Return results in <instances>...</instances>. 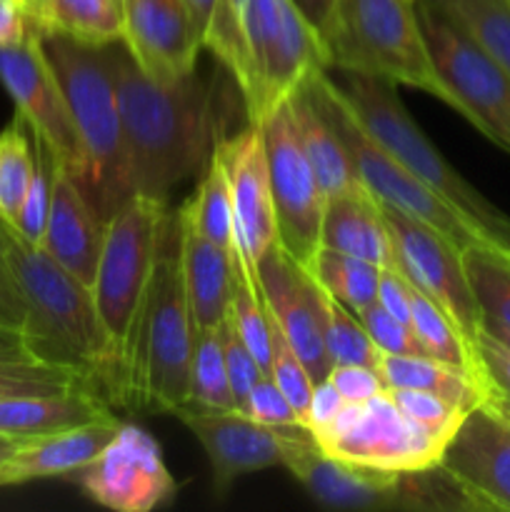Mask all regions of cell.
Instances as JSON below:
<instances>
[{"label":"cell","mask_w":510,"mask_h":512,"mask_svg":"<svg viewBox=\"0 0 510 512\" xmlns=\"http://www.w3.org/2000/svg\"><path fill=\"white\" fill-rule=\"evenodd\" d=\"M80 388H95V383L88 375L65 365H50L40 360H0V400L60 395Z\"/></svg>","instance_id":"8d00e7d4"},{"label":"cell","mask_w":510,"mask_h":512,"mask_svg":"<svg viewBox=\"0 0 510 512\" xmlns=\"http://www.w3.org/2000/svg\"><path fill=\"white\" fill-rule=\"evenodd\" d=\"M380 208L393 245V268H398L415 290L435 300L453 318L460 333L473 340L483 313L465 275L463 248L423 220L388 205Z\"/></svg>","instance_id":"5bb4252c"},{"label":"cell","mask_w":510,"mask_h":512,"mask_svg":"<svg viewBox=\"0 0 510 512\" xmlns=\"http://www.w3.org/2000/svg\"><path fill=\"white\" fill-rule=\"evenodd\" d=\"M123 45L155 80L190 75L203 50L185 0H123Z\"/></svg>","instance_id":"ffe728a7"},{"label":"cell","mask_w":510,"mask_h":512,"mask_svg":"<svg viewBox=\"0 0 510 512\" xmlns=\"http://www.w3.org/2000/svg\"><path fill=\"white\" fill-rule=\"evenodd\" d=\"M0 83L13 98L15 110L30 133L43 140L60 165L85 188L88 158L70 115L63 88L40 45V33L30 25L23 40L0 45Z\"/></svg>","instance_id":"7c38bea8"},{"label":"cell","mask_w":510,"mask_h":512,"mask_svg":"<svg viewBox=\"0 0 510 512\" xmlns=\"http://www.w3.org/2000/svg\"><path fill=\"white\" fill-rule=\"evenodd\" d=\"M193 318L178 250L160 248L148 293L135 318L113 398L128 408L173 415L188 403Z\"/></svg>","instance_id":"277c9868"},{"label":"cell","mask_w":510,"mask_h":512,"mask_svg":"<svg viewBox=\"0 0 510 512\" xmlns=\"http://www.w3.org/2000/svg\"><path fill=\"white\" fill-rule=\"evenodd\" d=\"M228 320L235 325L240 338L258 358L260 368L270 375V320L263 290L258 283V270L248 263L238 240L230 248V300Z\"/></svg>","instance_id":"f1b7e54d"},{"label":"cell","mask_w":510,"mask_h":512,"mask_svg":"<svg viewBox=\"0 0 510 512\" xmlns=\"http://www.w3.org/2000/svg\"><path fill=\"white\" fill-rule=\"evenodd\" d=\"M113 73L130 193L168 200L170 190L205 170L220 140L213 83L198 70L178 80L150 78L118 43Z\"/></svg>","instance_id":"6da1fadb"},{"label":"cell","mask_w":510,"mask_h":512,"mask_svg":"<svg viewBox=\"0 0 510 512\" xmlns=\"http://www.w3.org/2000/svg\"><path fill=\"white\" fill-rule=\"evenodd\" d=\"M213 153L228 178L238 245L255 268L258 260L278 243L263 130L250 123L243 133L218 140Z\"/></svg>","instance_id":"d6986e66"},{"label":"cell","mask_w":510,"mask_h":512,"mask_svg":"<svg viewBox=\"0 0 510 512\" xmlns=\"http://www.w3.org/2000/svg\"><path fill=\"white\" fill-rule=\"evenodd\" d=\"M220 340H223V355H225V368H228V380H230V390H233V400H235V410L243 408L245 398L253 390V385L258 383L265 373L260 368L258 358L250 353V348L245 345V340L240 338V333L235 330V325L230 323L228 315L220 323Z\"/></svg>","instance_id":"b9f144b4"},{"label":"cell","mask_w":510,"mask_h":512,"mask_svg":"<svg viewBox=\"0 0 510 512\" xmlns=\"http://www.w3.org/2000/svg\"><path fill=\"white\" fill-rule=\"evenodd\" d=\"M288 108L295 133H298L300 145H303L305 155L313 165L315 178H318L325 198L363 188V183L355 175L353 160H350L343 140H340V135L335 133L333 125L328 123L323 110L318 108L315 98L310 95L308 83L288 100Z\"/></svg>","instance_id":"484cf974"},{"label":"cell","mask_w":510,"mask_h":512,"mask_svg":"<svg viewBox=\"0 0 510 512\" xmlns=\"http://www.w3.org/2000/svg\"><path fill=\"white\" fill-rule=\"evenodd\" d=\"M178 260L193 328H218L228 315L230 250L178 223Z\"/></svg>","instance_id":"cb8c5ba5"},{"label":"cell","mask_w":510,"mask_h":512,"mask_svg":"<svg viewBox=\"0 0 510 512\" xmlns=\"http://www.w3.org/2000/svg\"><path fill=\"white\" fill-rule=\"evenodd\" d=\"M188 403L200 408L235 410L225 368L223 340L218 328H193V353H190Z\"/></svg>","instance_id":"e575fe53"},{"label":"cell","mask_w":510,"mask_h":512,"mask_svg":"<svg viewBox=\"0 0 510 512\" xmlns=\"http://www.w3.org/2000/svg\"><path fill=\"white\" fill-rule=\"evenodd\" d=\"M475 363H478L480 380L485 383L490 395L510 398V348L485 333L483 328L473 338ZM488 395V398H490Z\"/></svg>","instance_id":"ee69618b"},{"label":"cell","mask_w":510,"mask_h":512,"mask_svg":"<svg viewBox=\"0 0 510 512\" xmlns=\"http://www.w3.org/2000/svg\"><path fill=\"white\" fill-rule=\"evenodd\" d=\"M255 270L270 315L313 383L328 378L333 363L325 348V290L280 243L258 260Z\"/></svg>","instance_id":"e0dca14e"},{"label":"cell","mask_w":510,"mask_h":512,"mask_svg":"<svg viewBox=\"0 0 510 512\" xmlns=\"http://www.w3.org/2000/svg\"><path fill=\"white\" fill-rule=\"evenodd\" d=\"M243 33L248 75L240 93L253 125L330 68L323 35L293 0H245Z\"/></svg>","instance_id":"ba28073f"},{"label":"cell","mask_w":510,"mask_h":512,"mask_svg":"<svg viewBox=\"0 0 510 512\" xmlns=\"http://www.w3.org/2000/svg\"><path fill=\"white\" fill-rule=\"evenodd\" d=\"M315 283L343 303L345 308L353 310L355 315L378 298L380 283V265L368 263V260L353 258V255L338 253L330 248H318L310 263L305 265Z\"/></svg>","instance_id":"4dcf8cb0"},{"label":"cell","mask_w":510,"mask_h":512,"mask_svg":"<svg viewBox=\"0 0 510 512\" xmlns=\"http://www.w3.org/2000/svg\"><path fill=\"white\" fill-rule=\"evenodd\" d=\"M40 45L63 88L88 158L83 193L103 220L130 198L123 123L113 73V45H90L58 33H40Z\"/></svg>","instance_id":"3957f363"},{"label":"cell","mask_w":510,"mask_h":512,"mask_svg":"<svg viewBox=\"0 0 510 512\" xmlns=\"http://www.w3.org/2000/svg\"><path fill=\"white\" fill-rule=\"evenodd\" d=\"M215 3H218V0H185V8H188V15H190V23H193L195 33H198V38L203 40V43H205V35H208L210 20H213Z\"/></svg>","instance_id":"f5cc1de1"},{"label":"cell","mask_w":510,"mask_h":512,"mask_svg":"<svg viewBox=\"0 0 510 512\" xmlns=\"http://www.w3.org/2000/svg\"><path fill=\"white\" fill-rule=\"evenodd\" d=\"M120 3H123V0H120Z\"/></svg>","instance_id":"680465c9"},{"label":"cell","mask_w":510,"mask_h":512,"mask_svg":"<svg viewBox=\"0 0 510 512\" xmlns=\"http://www.w3.org/2000/svg\"><path fill=\"white\" fill-rule=\"evenodd\" d=\"M25 320H28V310H25L23 293H20L18 280H15L8 250H5L3 225H0V328L23 333Z\"/></svg>","instance_id":"7dc6e473"},{"label":"cell","mask_w":510,"mask_h":512,"mask_svg":"<svg viewBox=\"0 0 510 512\" xmlns=\"http://www.w3.org/2000/svg\"><path fill=\"white\" fill-rule=\"evenodd\" d=\"M30 30L23 0H0V45L18 43Z\"/></svg>","instance_id":"f907efd6"},{"label":"cell","mask_w":510,"mask_h":512,"mask_svg":"<svg viewBox=\"0 0 510 512\" xmlns=\"http://www.w3.org/2000/svg\"><path fill=\"white\" fill-rule=\"evenodd\" d=\"M313 438L325 455L393 473L435 468L448 445V440L413 423L388 390L365 403H345L338 418L328 428L315 430Z\"/></svg>","instance_id":"8fae6325"},{"label":"cell","mask_w":510,"mask_h":512,"mask_svg":"<svg viewBox=\"0 0 510 512\" xmlns=\"http://www.w3.org/2000/svg\"><path fill=\"white\" fill-rule=\"evenodd\" d=\"M203 173L205 175L200 178L195 195L180 208L178 223L198 233L200 238L230 250L235 240H238V235H235L233 200H230L225 170L220 160L215 158V153L210 155Z\"/></svg>","instance_id":"f546056e"},{"label":"cell","mask_w":510,"mask_h":512,"mask_svg":"<svg viewBox=\"0 0 510 512\" xmlns=\"http://www.w3.org/2000/svg\"><path fill=\"white\" fill-rule=\"evenodd\" d=\"M25 128V120L15 115L13 123L0 130V220L8 225L18 218L35 173L33 135Z\"/></svg>","instance_id":"d590c367"},{"label":"cell","mask_w":510,"mask_h":512,"mask_svg":"<svg viewBox=\"0 0 510 512\" xmlns=\"http://www.w3.org/2000/svg\"><path fill=\"white\" fill-rule=\"evenodd\" d=\"M20 443H23V438H10V435H0V468H3L5 460H8L10 455H13L15 450L20 448Z\"/></svg>","instance_id":"6f0895ef"},{"label":"cell","mask_w":510,"mask_h":512,"mask_svg":"<svg viewBox=\"0 0 510 512\" xmlns=\"http://www.w3.org/2000/svg\"><path fill=\"white\" fill-rule=\"evenodd\" d=\"M175 418L203 445L213 470V485L220 495L238 478L285 463L290 440L303 423L265 425L240 410L180 405Z\"/></svg>","instance_id":"2e32d148"},{"label":"cell","mask_w":510,"mask_h":512,"mask_svg":"<svg viewBox=\"0 0 510 512\" xmlns=\"http://www.w3.org/2000/svg\"><path fill=\"white\" fill-rule=\"evenodd\" d=\"M0 360H35L20 330L0 328Z\"/></svg>","instance_id":"816d5d0a"},{"label":"cell","mask_w":510,"mask_h":512,"mask_svg":"<svg viewBox=\"0 0 510 512\" xmlns=\"http://www.w3.org/2000/svg\"><path fill=\"white\" fill-rule=\"evenodd\" d=\"M93 503L115 512H150L175 495L160 445L138 425H120L95 460L70 475Z\"/></svg>","instance_id":"9a60e30c"},{"label":"cell","mask_w":510,"mask_h":512,"mask_svg":"<svg viewBox=\"0 0 510 512\" xmlns=\"http://www.w3.org/2000/svg\"><path fill=\"white\" fill-rule=\"evenodd\" d=\"M0 225L28 310L23 338L30 355L40 363L73 368L88 375L93 383L113 388L115 355L100 323L93 290L50 258L40 245L20 238L13 225L5 220H0Z\"/></svg>","instance_id":"7a4b0ae2"},{"label":"cell","mask_w":510,"mask_h":512,"mask_svg":"<svg viewBox=\"0 0 510 512\" xmlns=\"http://www.w3.org/2000/svg\"><path fill=\"white\" fill-rule=\"evenodd\" d=\"M463 268L483 318L510 325V250L473 243L463 248Z\"/></svg>","instance_id":"d6a6232c"},{"label":"cell","mask_w":510,"mask_h":512,"mask_svg":"<svg viewBox=\"0 0 510 512\" xmlns=\"http://www.w3.org/2000/svg\"><path fill=\"white\" fill-rule=\"evenodd\" d=\"M108 415L113 413L95 388H80L60 395L3 398L0 400V435L25 440L103 420Z\"/></svg>","instance_id":"d4e9b609"},{"label":"cell","mask_w":510,"mask_h":512,"mask_svg":"<svg viewBox=\"0 0 510 512\" xmlns=\"http://www.w3.org/2000/svg\"><path fill=\"white\" fill-rule=\"evenodd\" d=\"M345 403H348V400L338 393V388H335L328 378L318 380V383H313V393H310L308 408H305L303 425L310 433L328 428V425L338 418Z\"/></svg>","instance_id":"c3c4849f"},{"label":"cell","mask_w":510,"mask_h":512,"mask_svg":"<svg viewBox=\"0 0 510 512\" xmlns=\"http://www.w3.org/2000/svg\"><path fill=\"white\" fill-rule=\"evenodd\" d=\"M240 413L265 425L300 423L295 408L290 405V400L285 398V393L278 388V383H275L270 375H263V378L253 385V390H250L248 398H245Z\"/></svg>","instance_id":"f6af8a7d"},{"label":"cell","mask_w":510,"mask_h":512,"mask_svg":"<svg viewBox=\"0 0 510 512\" xmlns=\"http://www.w3.org/2000/svg\"><path fill=\"white\" fill-rule=\"evenodd\" d=\"M480 328L485 330L488 335H493L495 340H500L503 345H508L510 348V325H503L498 323V320H490V318H483L480 320Z\"/></svg>","instance_id":"11a10c76"},{"label":"cell","mask_w":510,"mask_h":512,"mask_svg":"<svg viewBox=\"0 0 510 512\" xmlns=\"http://www.w3.org/2000/svg\"><path fill=\"white\" fill-rule=\"evenodd\" d=\"M410 328L415 330L430 358L443 360V363L468 370L475 378H480L473 340L465 338L458 325L453 323V318L435 300L415 290L413 285H410Z\"/></svg>","instance_id":"1f68e13d"},{"label":"cell","mask_w":510,"mask_h":512,"mask_svg":"<svg viewBox=\"0 0 510 512\" xmlns=\"http://www.w3.org/2000/svg\"><path fill=\"white\" fill-rule=\"evenodd\" d=\"M325 348L333 365H365L378 370L380 350L353 310L325 293ZM330 365V368H333Z\"/></svg>","instance_id":"74e56055"},{"label":"cell","mask_w":510,"mask_h":512,"mask_svg":"<svg viewBox=\"0 0 510 512\" xmlns=\"http://www.w3.org/2000/svg\"><path fill=\"white\" fill-rule=\"evenodd\" d=\"M438 465L473 510L510 512V425L485 403L465 415Z\"/></svg>","instance_id":"ac0fdd59"},{"label":"cell","mask_w":510,"mask_h":512,"mask_svg":"<svg viewBox=\"0 0 510 512\" xmlns=\"http://www.w3.org/2000/svg\"><path fill=\"white\" fill-rule=\"evenodd\" d=\"M120 425L123 423L115 415H108L103 420L75 425V428L25 438L0 468V488L33 483V480L70 478L90 460L98 458L100 450L113 440Z\"/></svg>","instance_id":"7402d4cb"},{"label":"cell","mask_w":510,"mask_h":512,"mask_svg":"<svg viewBox=\"0 0 510 512\" xmlns=\"http://www.w3.org/2000/svg\"><path fill=\"white\" fill-rule=\"evenodd\" d=\"M320 35L330 68L410 85L455 110L430 58L415 0H338Z\"/></svg>","instance_id":"5b68a950"},{"label":"cell","mask_w":510,"mask_h":512,"mask_svg":"<svg viewBox=\"0 0 510 512\" xmlns=\"http://www.w3.org/2000/svg\"><path fill=\"white\" fill-rule=\"evenodd\" d=\"M168 200L133 193L105 220L103 250L93 283L95 308L108 333L115 355V380L118 383L135 318L148 293L165 233H168Z\"/></svg>","instance_id":"52a82bcc"},{"label":"cell","mask_w":510,"mask_h":512,"mask_svg":"<svg viewBox=\"0 0 510 512\" xmlns=\"http://www.w3.org/2000/svg\"><path fill=\"white\" fill-rule=\"evenodd\" d=\"M390 398L395 400L400 410L408 415L413 423H418L420 428L430 430L438 438L450 440L455 435V430L460 428V423L465 420V410L455 408L448 400L438 398V395L423 393V390H408V388H388Z\"/></svg>","instance_id":"60d3db41"},{"label":"cell","mask_w":510,"mask_h":512,"mask_svg":"<svg viewBox=\"0 0 510 512\" xmlns=\"http://www.w3.org/2000/svg\"><path fill=\"white\" fill-rule=\"evenodd\" d=\"M338 88L358 123L368 130L370 138L378 140L420 183L428 185L455 210L468 215L485 233L493 235L495 243L510 250V215L490 203L440 155L428 135L410 118L393 83L345 70L343 85L338 83Z\"/></svg>","instance_id":"8992f818"},{"label":"cell","mask_w":510,"mask_h":512,"mask_svg":"<svg viewBox=\"0 0 510 512\" xmlns=\"http://www.w3.org/2000/svg\"><path fill=\"white\" fill-rule=\"evenodd\" d=\"M448 13L510 78V0H430Z\"/></svg>","instance_id":"836d02e7"},{"label":"cell","mask_w":510,"mask_h":512,"mask_svg":"<svg viewBox=\"0 0 510 512\" xmlns=\"http://www.w3.org/2000/svg\"><path fill=\"white\" fill-rule=\"evenodd\" d=\"M430 58L463 115L490 143L510 153V78L448 13L415 0Z\"/></svg>","instance_id":"30bf717a"},{"label":"cell","mask_w":510,"mask_h":512,"mask_svg":"<svg viewBox=\"0 0 510 512\" xmlns=\"http://www.w3.org/2000/svg\"><path fill=\"white\" fill-rule=\"evenodd\" d=\"M300 10H303L305 18L315 25L318 30H323L328 25L330 15H333L335 3L338 0H293Z\"/></svg>","instance_id":"db71d44e"},{"label":"cell","mask_w":510,"mask_h":512,"mask_svg":"<svg viewBox=\"0 0 510 512\" xmlns=\"http://www.w3.org/2000/svg\"><path fill=\"white\" fill-rule=\"evenodd\" d=\"M378 373L388 388L423 390V393L448 400L465 413L483 405L490 395L483 380L475 378L473 373L430 358V355L380 353Z\"/></svg>","instance_id":"4316f807"},{"label":"cell","mask_w":510,"mask_h":512,"mask_svg":"<svg viewBox=\"0 0 510 512\" xmlns=\"http://www.w3.org/2000/svg\"><path fill=\"white\" fill-rule=\"evenodd\" d=\"M23 3H25V0H23Z\"/></svg>","instance_id":"91938a15"},{"label":"cell","mask_w":510,"mask_h":512,"mask_svg":"<svg viewBox=\"0 0 510 512\" xmlns=\"http://www.w3.org/2000/svg\"><path fill=\"white\" fill-rule=\"evenodd\" d=\"M270 320V378L278 383V388L283 390L285 398L290 400V405L298 413L300 423H303L305 408H308L310 393H313V378H310L308 368L303 365V360L298 358V353L293 350V345L288 343V338L283 335V330L278 328V323L273 320L268 310Z\"/></svg>","instance_id":"ab89813d"},{"label":"cell","mask_w":510,"mask_h":512,"mask_svg":"<svg viewBox=\"0 0 510 512\" xmlns=\"http://www.w3.org/2000/svg\"><path fill=\"white\" fill-rule=\"evenodd\" d=\"M260 130L268 153L278 243L305 268L320 248V225L328 198L300 145L288 103L265 118Z\"/></svg>","instance_id":"4fadbf2b"},{"label":"cell","mask_w":510,"mask_h":512,"mask_svg":"<svg viewBox=\"0 0 510 512\" xmlns=\"http://www.w3.org/2000/svg\"><path fill=\"white\" fill-rule=\"evenodd\" d=\"M308 90L315 103H318V108L323 110L325 118H328V123L333 125V130L343 140L345 150L353 160L355 175L363 183V188L380 205H388V208L400 210L410 218L423 220L430 228L448 235L458 248H468L473 243L498 245L493 235H488L468 215L445 203L428 185L420 183L413 173H408L378 140L370 138L368 130L358 123L353 110L348 108L338 83L330 78L328 70L313 75L308 80ZM498 248H503V245H498Z\"/></svg>","instance_id":"9c48e42d"},{"label":"cell","mask_w":510,"mask_h":512,"mask_svg":"<svg viewBox=\"0 0 510 512\" xmlns=\"http://www.w3.org/2000/svg\"><path fill=\"white\" fill-rule=\"evenodd\" d=\"M33 135V133H30ZM33 148H35V173L30 180L28 195L23 200L18 218H15L13 228L15 233L30 245H40L45 233V223H48L50 213V200H53V168H55V155L50 153L48 145L33 135Z\"/></svg>","instance_id":"f35d334b"},{"label":"cell","mask_w":510,"mask_h":512,"mask_svg":"<svg viewBox=\"0 0 510 512\" xmlns=\"http://www.w3.org/2000/svg\"><path fill=\"white\" fill-rule=\"evenodd\" d=\"M103 238L105 220L75 183L73 175L55 160L53 200L40 248L93 290Z\"/></svg>","instance_id":"44dd1931"},{"label":"cell","mask_w":510,"mask_h":512,"mask_svg":"<svg viewBox=\"0 0 510 512\" xmlns=\"http://www.w3.org/2000/svg\"><path fill=\"white\" fill-rule=\"evenodd\" d=\"M360 323L368 330L370 340L375 343V348L380 353L390 355H428V350L423 348V343L418 340L415 330L408 323L398 320L395 315H390L388 310L380 308L378 303H370L368 308H363L358 313Z\"/></svg>","instance_id":"7bdbcfd3"},{"label":"cell","mask_w":510,"mask_h":512,"mask_svg":"<svg viewBox=\"0 0 510 512\" xmlns=\"http://www.w3.org/2000/svg\"><path fill=\"white\" fill-rule=\"evenodd\" d=\"M375 303L410 325V283L398 268H380L378 298H375Z\"/></svg>","instance_id":"681fc988"},{"label":"cell","mask_w":510,"mask_h":512,"mask_svg":"<svg viewBox=\"0 0 510 512\" xmlns=\"http://www.w3.org/2000/svg\"><path fill=\"white\" fill-rule=\"evenodd\" d=\"M25 13L38 33H58L90 45L123 43L120 0H25Z\"/></svg>","instance_id":"83f0119b"},{"label":"cell","mask_w":510,"mask_h":512,"mask_svg":"<svg viewBox=\"0 0 510 512\" xmlns=\"http://www.w3.org/2000/svg\"><path fill=\"white\" fill-rule=\"evenodd\" d=\"M485 405H488V408L493 410L495 415H500V418H503L505 423L510 425V398H500V395H490V398L485 400Z\"/></svg>","instance_id":"9f6ffc18"},{"label":"cell","mask_w":510,"mask_h":512,"mask_svg":"<svg viewBox=\"0 0 510 512\" xmlns=\"http://www.w3.org/2000/svg\"><path fill=\"white\" fill-rule=\"evenodd\" d=\"M328 380L348 403H365L388 390L378 370L365 368V365H333Z\"/></svg>","instance_id":"bcb514c9"},{"label":"cell","mask_w":510,"mask_h":512,"mask_svg":"<svg viewBox=\"0 0 510 512\" xmlns=\"http://www.w3.org/2000/svg\"><path fill=\"white\" fill-rule=\"evenodd\" d=\"M320 248L353 255L380 268H393V245L385 228L383 208L365 188L325 200Z\"/></svg>","instance_id":"603a6c76"}]
</instances>
